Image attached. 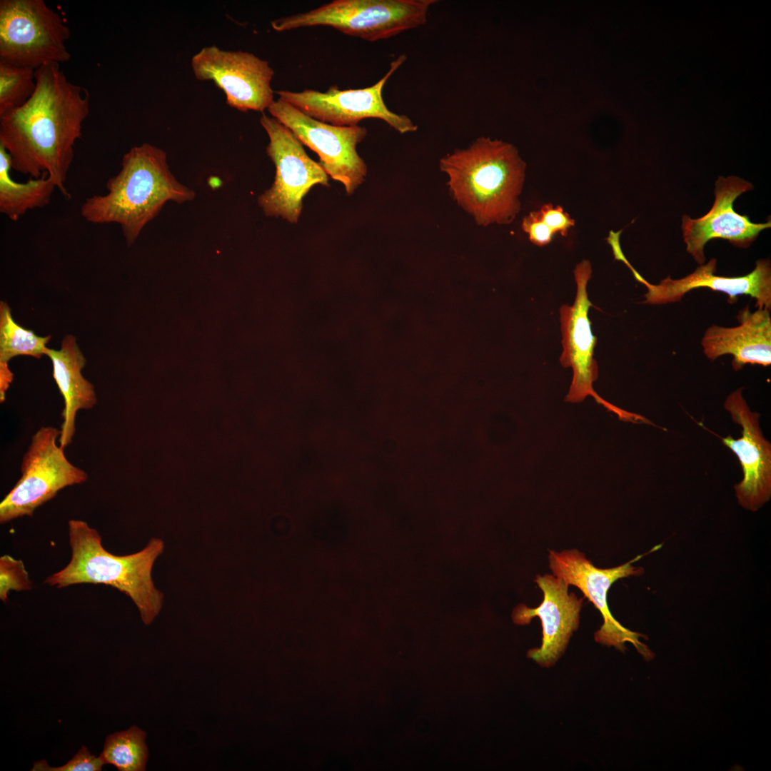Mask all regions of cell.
<instances>
[{
	"mask_svg": "<svg viewBox=\"0 0 771 771\" xmlns=\"http://www.w3.org/2000/svg\"><path fill=\"white\" fill-rule=\"evenodd\" d=\"M36 89L21 107L0 116V144L11 168L31 178L47 174L66 196L74 147L89 114V94L58 63L36 69Z\"/></svg>",
	"mask_w": 771,
	"mask_h": 771,
	"instance_id": "cell-1",
	"label": "cell"
},
{
	"mask_svg": "<svg viewBox=\"0 0 771 771\" xmlns=\"http://www.w3.org/2000/svg\"><path fill=\"white\" fill-rule=\"evenodd\" d=\"M106 187V194L86 199L81 215L92 223L119 224L128 245L168 201L183 203L195 197V192L171 172L166 153L146 143L124 155L121 170Z\"/></svg>",
	"mask_w": 771,
	"mask_h": 771,
	"instance_id": "cell-2",
	"label": "cell"
},
{
	"mask_svg": "<svg viewBox=\"0 0 771 771\" xmlns=\"http://www.w3.org/2000/svg\"><path fill=\"white\" fill-rule=\"evenodd\" d=\"M454 199L479 225L508 223L520 210L525 163L512 144L480 137L440 160Z\"/></svg>",
	"mask_w": 771,
	"mask_h": 771,
	"instance_id": "cell-3",
	"label": "cell"
},
{
	"mask_svg": "<svg viewBox=\"0 0 771 771\" xmlns=\"http://www.w3.org/2000/svg\"><path fill=\"white\" fill-rule=\"evenodd\" d=\"M68 527L71 559L44 583L56 588L85 583L111 586L131 599L145 625L151 624L163 603V594L155 587L151 575L156 560L164 550L163 541L152 538L142 550L116 555L104 548L100 533L86 522L72 519Z\"/></svg>",
	"mask_w": 771,
	"mask_h": 771,
	"instance_id": "cell-4",
	"label": "cell"
},
{
	"mask_svg": "<svg viewBox=\"0 0 771 771\" xmlns=\"http://www.w3.org/2000/svg\"><path fill=\"white\" fill-rule=\"evenodd\" d=\"M435 0H334L307 12L275 19L277 31L325 26L376 41L423 26Z\"/></svg>",
	"mask_w": 771,
	"mask_h": 771,
	"instance_id": "cell-5",
	"label": "cell"
},
{
	"mask_svg": "<svg viewBox=\"0 0 771 771\" xmlns=\"http://www.w3.org/2000/svg\"><path fill=\"white\" fill-rule=\"evenodd\" d=\"M70 30L44 0L0 1V61L37 69L71 59Z\"/></svg>",
	"mask_w": 771,
	"mask_h": 771,
	"instance_id": "cell-6",
	"label": "cell"
},
{
	"mask_svg": "<svg viewBox=\"0 0 771 771\" xmlns=\"http://www.w3.org/2000/svg\"><path fill=\"white\" fill-rule=\"evenodd\" d=\"M60 430L41 427L31 437L21 465V478L0 503V523L24 516L66 487L86 482L88 473L73 465L57 445Z\"/></svg>",
	"mask_w": 771,
	"mask_h": 771,
	"instance_id": "cell-7",
	"label": "cell"
},
{
	"mask_svg": "<svg viewBox=\"0 0 771 771\" xmlns=\"http://www.w3.org/2000/svg\"><path fill=\"white\" fill-rule=\"evenodd\" d=\"M260 123L269 138L266 150L276 167V175L271 188L259 196L258 204L266 216L296 223L304 196L316 184L328 186V174L308 156L293 133L276 118L263 112Z\"/></svg>",
	"mask_w": 771,
	"mask_h": 771,
	"instance_id": "cell-8",
	"label": "cell"
},
{
	"mask_svg": "<svg viewBox=\"0 0 771 771\" xmlns=\"http://www.w3.org/2000/svg\"><path fill=\"white\" fill-rule=\"evenodd\" d=\"M662 546V544L657 545L626 563L605 569L593 565L584 553L576 549L561 552L549 550V567L553 575L564 580L568 585L578 588L601 613L603 623L594 635L597 642L608 647L614 646L624 652L626 650L625 643L628 642L635 647L645 659L653 658V652L639 640L640 638L647 639V636L625 628L613 616L609 610L607 594L616 580L643 574L642 568L635 567L632 563L644 555L659 550Z\"/></svg>",
	"mask_w": 771,
	"mask_h": 771,
	"instance_id": "cell-9",
	"label": "cell"
},
{
	"mask_svg": "<svg viewBox=\"0 0 771 771\" xmlns=\"http://www.w3.org/2000/svg\"><path fill=\"white\" fill-rule=\"evenodd\" d=\"M590 263L583 260L574 270L577 284L576 297L573 306L563 305L560 308V327L563 351L560 361L563 367H571L573 380L565 400L579 403L591 395L608 411L616 414L620 420L633 423H647L645 417L623 410L602 398L594 390L593 383L598 377V366L594 359L597 338L591 331L588 316L590 307L587 284L590 278Z\"/></svg>",
	"mask_w": 771,
	"mask_h": 771,
	"instance_id": "cell-10",
	"label": "cell"
},
{
	"mask_svg": "<svg viewBox=\"0 0 771 771\" xmlns=\"http://www.w3.org/2000/svg\"><path fill=\"white\" fill-rule=\"evenodd\" d=\"M406 56L393 60L386 74L371 86L341 90L337 86L326 92L306 89L300 92L276 91L280 99L306 115L337 126H354L366 119L383 120L400 133L413 132L418 126L407 116L390 111L383 98L384 86L392 74L405 61Z\"/></svg>",
	"mask_w": 771,
	"mask_h": 771,
	"instance_id": "cell-11",
	"label": "cell"
},
{
	"mask_svg": "<svg viewBox=\"0 0 771 771\" xmlns=\"http://www.w3.org/2000/svg\"><path fill=\"white\" fill-rule=\"evenodd\" d=\"M271 116L288 128L299 141L316 152L319 164L334 181L352 194L365 181L367 166L357 145L366 137L365 127L337 126L314 119L278 99L268 107Z\"/></svg>",
	"mask_w": 771,
	"mask_h": 771,
	"instance_id": "cell-12",
	"label": "cell"
},
{
	"mask_svg": "<svg viewBox=\"0 0 771 771\" xmlns=\"http://www.w3.org/2000/svg\"><path fill=\"white\" fill-rule=\"evenodd\" d=\"M191 68L198 80L213 81L223 91L226 104L240 111L263 113L274 101L273 69L253 54L206 46L192 57Z\"/></svg>",
	"mask_w": 771,
	"mask_h": 771,
	"instance_id": "cell-13",
	"label": "cell"
},
{
	"mask_svg": "<svg viewBox=\"0 0 771 771\" xmlns=\"http://www.w3.org/2000/svg\"><path fill=\"white\" fill-rule=\"evenodd\" d=\"M752 188L751 183L738 176H719L715 181V201L709 212L695 219L682 216V231L686 250L698 264L705 263L704 247L709 241L725 239L735 246L745 248L762 231L770 228V221L755 223L747 216L734 210L737 198Z\"/></svg>",
	"mask_w": 771,
	"mask_h": 771,
	"instance_id": "cell-14",
	"label": "cell"
},
{
	"mask_svg": "<svg viewBox=\"0 0 771 771\" xmlns=\"http://www.w3.org/2000/svg\"><path fill=\"white\" fill-rule=\"evenodd\" d=\"M535 581L543 593L542 603L535 608L519 604L513 610L512 620L525 625L536 616L540 619L541 646L529 650L527 657L548 667L562 656L573 633L578 628L583 599L578 598L574 593H568L569 585L553 575H538Z\"/></svg>",
	"mask_w": 771,
	"mask_h": 771,
	"instance_id": "cell-15",
	"label": "cell"
},
{
	"mask_svg": "<svg viewBox=\"0 0 771 771\" xmlns=\"http://www.w3.org/2000/svg\"><path fill=\"white\" fill-rule=\"evenodd\" d=\"M742 390L737 389L725 402L733 421L742 427V437L734 439L728 435L722 442L737 456L742 468L744 478L735 485L738 503L755 511L771 495V445L762 435L759 414L750 410Z\"/></svg>",
	"mask_w": 771,
	"mask_h": 771,
	"instance_id": "cell-16",
	"label": "cell"
},
{
	"mask_svg": "<svg viewBox=\"0 0 771 771\" xmlns=\"http://www.w3.org/2000/svg\"><path fill=\"white\" fill-rule=\"evenodd\" d=\"M717 260L710 259L700 265L684 278L667 277L658 284L647 282L636 270L632 271L635 279L647 288L643 303L662 305L680 301L685 293L698 288H707L728 296V302L734 303L741 295L755 298V306L770 311L771 265L767 259L756 261L755 268L748 274L727 277L715 274Z\"/></svg>",
	"mask_w": 771,
	"mask_h": 771,
	"instance_id": "cell-17",
	"label": "cell"
},
{
	"mask_svg": "<svg viewBox=\"0 0 771 771\" xmlns=\"http://www.w3.org/2000/svg\"><path fill=\"white\" fill-rule=\"evenodd\" d=\"M739 325L710 326L702 338L705 355L711 361L730 354L736 371L746 364L767 366L771 364V317L769 310L748 306L737 315Z\"/></svg>",
	"mask_w": 771,
	"mask_h": 771,
	"instance_id": "cell-18",
	"label": "cell"
},
{
	"mask_svg": "<svg viewBox=\"0 0 771 771\" xmlns=\"http://www.w3.org/2000/svg\"><path fill=\"white\" fill-rule=\"evenodd\" d=\"M45 355L52 362L53 378L64 398L63 423L59 442L65 449L72 442L75 434L78 411L92 408L96 404L97 398L94 385L81 374L86 359L74 336H66L59 351L47 348Z\"/></svg>",
	"mask_w": 771,
	"mask_h": 771,
	"instance_id": "cell-19",
	"label": "cell"
},
{
	"mask_svg": "<svg viewBox=\"0 0 771 771\" xmlns=\"http://www.w3.org/2000/svg\"><path fill=\"white\" fill-rule=\"evenodd\" d=\"M11 156L0 144V212L16 221L28 211L48 205L56 186L47 174L17 182L11 176Z\"/></svg>",
	"mask_w": 771,
	"mask_h": 771,
	"instance_id": "cell-20",
	"label": "cell"
},
{
	"mask_svg": "<svg viewBox=\"0 0 771 771\" xmlns=\"http://www.w3.org/2000/svg\"><path fill=\"white\" fill-rule=\"evenodd\" d=\"M51 336H36L32 331L24 328L12 318L11 308L4 301L0 303V374L12 372L9 361L17 356H29L41 358L45 355L46 344Z\"/></svg>",
	"mask_w": 771,
	"mask_h": 771,
	"instance_id": "cell-21",
	"label": "cell"
},
{
	"mask_svg": "<svg viewBox=\"0 0 771 771\" xmlns=\"http://www.w3.org/2000/svg\"><path fill=\"white\" fill-rule=\"evenodd\" d=\"M146 733L136 725L109 735L100 757L119 771H144L148 759Z\"/></svg>",
	"mask_w": 771,
	"mask_h": 771,
	"instance_id": "cell-22",
	"label": "cell"
},
{
	"mask_svg": "<svg viewBox=\"0 0 771 771\" xmlns=\"http://www.w3.org/2000/svg\"><path fill=\"white\" fill-rule=\"evenodd\" d=\"M36 86V69L0 61V116L26 103Z\"/></svg>",
	"mask_w": 771,
	"mask_h": 771,
	"instance_id": "cell-23",
	"label": "cell"
},
{
	"mask_svg": "<svg viewBox=\"0 0 771 771\" xmlns=\"http://www.w3.org/2000/svg\"><path fill=\"white\" fill-rule=\"evenodd\" d=\"M32 581L21 560H16L9 555L0 558V599L6 603L9 593L26 591L32 589Z\"/></svg>",
	"mask_w": 771,
	"mask_h": 771,
	"instance_id": "cell-24",
	"label": "cell"
},
{
	"mask_svg": "<svg viewBox=\"0 0 771 771\" xmlns=\"http://www.w3.org/2000/svg\"><path fill=\"white\" fill-rule=\"evenodd\" d=\"M105 765L100 756L92 755L85 745H82L75 755L66 764L59 767H51L45 760L35 762L31 771H101Z\"/></svg>",
	"mask_w": 771,
	"mask_h": 771,
	"instance_id": "cell-25",
	"label": "cell"
},
{
	"mask_svg": "<svg viewBox=\"0 0 771 771\" xmlns=\"http://www.w3.org/2000/svg\"><path fill=\"white\" fill-rule=\"evenodd\" d=\"M543 221L552 230L553 233H560L566 236L568 229L574 225V220L565 213L560 206L553 207L552 204H545L538 211Z\"/></svg>",
	"mask_w": 771,
	"mask_h": 771,
	"instance_id": "cell-26",
	"label": "cell"
},
{
	"mask_svg": "<svg viewBox=\"0 0 771 771\" xmlns=\"http://www.w3.org/2000/svg\"><path fill=\"white\" fill-rule=\"evenodd\" d=\"M522 228L528 233L531 242L538 246H544L550 243L554 234L543 221L538 211L531 212L525 216L522 223Z\"/></svg>",
	"mask_w": 771,
	"mask_h": 771,
	"instance_id": "cell-27",
	"label": "cell"
}]
</instances>
